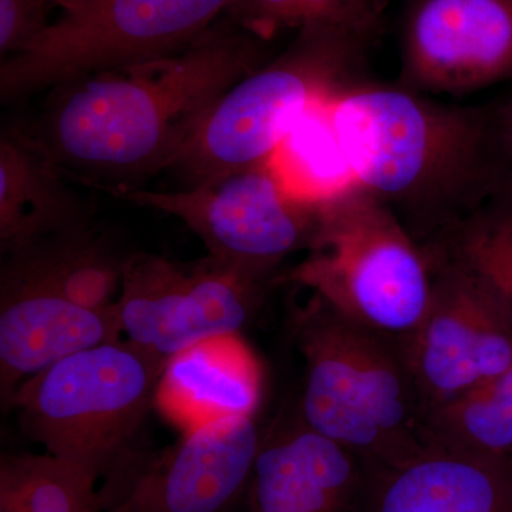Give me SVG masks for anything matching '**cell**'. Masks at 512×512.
<instances>
[{"mask_svg":"<svg viewBox=\"0 0 512 512\" xmlns=\"http://www.w3.org/2000/svg\"><path fill=\"white\" fill-rule=\"evenodd\" d=\"M355 512H512V467L426 447L397 466L366 471Z\"/></svg>","mask_w":512,"mask_h":512,"instance_id":"14","label":"cell"},{"mask_svg":"<svg viewBox=\"0 0 512 512\" xmlns=\"http://www.w3.org/2000/svg\"><path fill=\"white\" fill-rule=\"evenodd\" d=\"M284 281L404 348L429 308L433 264L393 211L357 185L319 210L308 255Z\"/></svg>","mask_w":512,"mask_h":512,"instance_id":"4","label":"cell"},{"mask_svg":"<svg viewBox=\"0 0 512 512\" xmlns=\"http://www.w3.org/2000/svg\"><path fill=\"white\" fill-rule=\"evenodd\" d=\"M127 256L87 224L8 256L3 268L83 308L107 312L119 298Z\"/></svg>","mask_w":512,"mask_h":512,"instance_id":"17","label":"cell"},{"mask_svg":"<svg viewBox=\"0 0 512 512\" xmlns=\"http://www.w3.org/2000/svg\"><path fill=\"white\" fill-rule=\"evenodd\" d=\"M424 247L473 275L512 325V194L495 195Z\"/></svg>","mask_w":512,"mask_h":512,"instance_id":"21","label":"cell"},{"mask_svg":"<svg viewBox=\"0 0 512 512\" xmlns=\"http://www.w3.org/2000/svg\"><path fill=\"white\" fill-rule=\"evenodd\" d=\"M190 274L183 306L161 346L164 359L201 340L239 335L254 318L265 285L211 256L190 265Z\"/></svg>","mask_w":512,"mask_h":512,"instance_id":"19","label":"cell"},{"mask_svg":"<svg viewBox=\"0 0 512 512\" xmlns=\"http://www.w3.org/2000/svg\"><path fill=\"white\" fill-rule=\"evenodd\" d=\"M508 461H510L511 467H512V457L508 458Z\"/></svg>","mask_w":512,"mask_h":512,"instance_id":"28","label":"cell"},{"mask_svg":"<svg viewBox=\"0 0 512 512\" xmlns=\"http://www.w3.org/2000/svg\"><path fill=\"white\" fill-rule=\"evenodd\" d=\"M99 477L45 454H5L0 460V501L20 512H103Z\"/></svg>","mask_w":512,"mask_h":512,"instance_id":"23","label":"cell"},{"mask_svg":"<svg viewBox=\"0 0 512 512\" xmlns=\"http://www.w3.org/2000/svg\"><path fill=\"white\" fill-rule=\"evenodd\" d=\"M512 79V0H412L402 29L403 87L466 94Z\"/></svg>","mask_w":512,"mask_h":512,"instance_id":"11","label":"cell"},{"mask_svg":"<svg viewBox=\"0 0 512 512\" xmlns=\"http://www.w3.org/2000/svg\"><path fill=\"white\" fill-rule=\"evenodd\" d=\"M262 437L255 417H237L161 450L130 448L104 474L103 512H227L248 491Z\"/></svg>","mask_w":512,"mask_h":512,"instance_id":"9","label":"cell"},{"mask_svg":"<svg viewBox=\"0 0 512 512\" xmlns=\"http://www.w3.org/2000/svg\"><path fill=\"white\" fill-rule=\"evenodd\" d=\"M369 42L346 29L299 30L221 97L171 170L190 188L265 164L313 103L356 82Z\"/></svg>","mask_w":512,"mask_h":512,"instance_id":"5","label":"cell"},{"mask_svg":"<svg viewBox=\"0 0 512 512\" xmlns=\"http://www.w3.org/2000/svg\"><path fill=\"white\" fill-rule=\"evenodd\" d=\"M50 5L59 6L63 12L66 10H73L80 8V6L86 5V3L92 2V0H49Z\"/></svg>","mask_w":512,"mask_h":512,"instance_id":"27","label":"cell"},{"mask_svg":"<svg viewBox=\"0 0 512 512\" xmlns=\"http://www.w3.org/2000/svg\"><path fill=\"white\" fill-rule=\"evenodd\" d=\"M258 359L239 335L215 336L165 360L154 404L178 429L255 417L261 402Z\"/></svg>","mask_w":512,"mask_h":512,"instance_id":"15","label":"cell"},{"mask_svg":"<svg viewBox=\"0 0 512 512\" xmlns=\"http://www.w3.org/2000/svg\"><path fill=\"white\" fill-rule=\"evenodd\" d=\"M430 259L429 308L403 348L424 417L512 366V325L500 305L460 266Z\"/></svg>","mask_w":512,"mask_h":512,"instance_id":"10","label":"cell"},{"mask_svg":"<svg viewBox=\"0 0 512 512\" xmlns=\"http://www.w3.org/2000/svg\"><path fill=\"white\" fill-rule=\"evenodd\" d=\"M305 359L296 413L366 471L393 467L426 448L424 409L403 346L356 325L312 295L292 313Z\"/></svg>","mask_w":512,"mask_h":512,"instance_id":"3","label":"cell"},{"mask_svg":"<svg viewBox=\"0 0 512 512\" xmlns=\"http://www.w3.org/2000/svg\"><path fill=\"white\" fill-rule=\"evenodd\" d=\"M117 197L174 215L208 256L262 284L286 256L309 248L319 221V211L285 197L266 164L183 191L128 190Z\"/></svg>","mask_w":512,"mask_h":512,"instance_id":"8","label":"cell"},{"mask_svg":"<svg viewBox=\"0 0 512 512\" xmlns=\"http://www.w3.org/2000/svg\"><path fill=\"white\" fill-rule=\"evenodd\" d=\"M225 19L271 43L284 30L339 28L372 39L382 19L380 0H235Z\"/></svg>","mask_w":512,"mask_h":512,"instance_id":"24","label":"cell"},{"mask_svg":"<svg viewBox=\"0 0 512 512\" xmlns=\"http://www.w3.org/2000/svg\"><path fill=\"white\" fill-rule=\"evenodd\" d=\"M49 0H0V52L18 55L47 28Z\"/></svg>","mask_w":512,"mask_h":512,"instance_id":"25","label":"cell"},{"mask_svg":"<svg viewBox=\"0 0 512 512\" xmlns=\"http://www.w3.org/2000/svg\"><path fill=\"white\" fill-rule=\"evenodd\" d=\"M190 279V266L158 255H128L116 302L121 332L130 342L160 356L187 296Z\"/></svg>","mask_w":512,"mask_h":512,"instance_id":"22","label":"cell"},{"mask_svg":"<svg viewBox=\"0 0 512 512\" xmlns=\"http://www.w3.org/2000/svg\"><path fill=\"white\" fill-rule=\"evenodd\" d=\"M86 204L23 133L0 138V248L20 254L43 239L90 224Z\"/></svg>","mask_w":512,"mask_h":512,"instance_id":"16","label":"cell"},{"mask_svg":"<svg viewBox=\"0 0 512 512\" xmlns=\"http://www.w3.org/2000/svg\"><path fill=\"white\" fill-rule=\"evenodd\" d=\"M365 481L366 468L352 451L295 413L262 437L249 504L252 512H355Z\"/></svg>","mask_w":512,"mask_h":512,"instance_id":"12","label":"cell"},{"mask_svg":"<svg viewBox=\"0 0 512 512\" xmlns=\"http://www.w3.org/2000/svg\"><path fill=\"white\" fill-rule=\"evenodd\" d=\"M427 447L471 456L512 457V366L424 417Z\"/></svg>","mask_w":512,"mask_h":512,"instance_id":"20","label":"cell"},{"mask_svg":"<svg viewBox=\"0 0 512 512\" xmlns=\"http://www.w3.org/2000/svg\"><path fill=\"white\" fill-rule=\"evenodd\" d=\"M120 320L67 301L59 293L2 268L0 393L3 406L20 384L64 357L119 340Z\"/></svg>","mask_w":512,"mask_h":512,"instance_id":"13","label":"cell"},{"mask_svg":"<svg viewBox=\"0 0 512 512\" xmlns=\"http://www.w3.org/2000/svg\"><path fill=\"white\" fill-rule=\"evenodd\" d=\"M235 0H92L66 10L0 67V99L22 101L77 77L171 55Z\"/></svg>","mask_w":512,"mask_h":512,"instance_id":"7","label":"cell"},{"mask_svg":"<svg viewBox=\"0 0 512 512\" xmlns=\"http://www.w3.org/2000/svg\"><path fill=\"white\" fill-rule=\"evenodd\" d=\"M333 94L296 120L265 163L285 197L309 210H322L359 185L333 121Z\"/></svg>","mask_w":512,"mask_h":512,"instance_id":"18","label":"cell"},{"mask_svg":"<svg viewBox=\"0 0 512 512\" xmlns=\"http://www.w3.org/2000/svg\"><path fill=\"white\" fill-rule=\"evenodd\" d=\"M336 131L360 187L421 245L500 190L497 120L406 87L355 82L332 97Z\"/></svg>","mask_w":512,"mask_h":512,"instance_id":"2","label":"cell"},{"mask_svg":"<svg viewBox=\"0 0 512 512\" xmlns=\"http://www.w3.org/2000/svg\"><path fill=\"white\" fill-rule=\"evenodd\" d=\"M165 360L128 339L80 350L25 380L6 409L47 453L101 478L130 450Z\"/></svg>","mask_w":512,"mask_h":512,"instance_id":"6","label":"cell"},{"mask_svg":"<svg viewBox=\"0 0 512 512\" xmlns=\"http://www.w3.org/2000/svg\"><path fill=\"white\" fill-rule=\"evenodd\" d=\"M498 136L503 144L504 153L512 160V100L501 111L497 119Z\"/></svg>","mask_w":512,"mask_h":512,"instance_id":"26","label":"cell"},{"mask_svg":"<svg viewBox=\"0 0 512 512\" xmlns=\"http://www.w3.org/2000/svg\"><path fill=\"white\" fill-rule=\"evenodd\" d=\"M268 46L222 16L171 55L55 87L25 136L63 175L133 190L173 168L221 97L268 62Z\"/></svg>","mask_w":512,"mask_h":512,"instance_id":"1","label":"cell"}]
</instances>
